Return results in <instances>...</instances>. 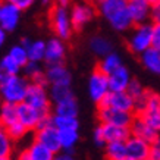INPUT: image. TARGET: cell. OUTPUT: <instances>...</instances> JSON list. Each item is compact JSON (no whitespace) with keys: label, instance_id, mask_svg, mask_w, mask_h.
I'll list each match as a JSON object with an SVG mask.
<instances>
[{"label":"cell","instance_id":"9a60e30c","mask_svg":"<svg viewBox=\"0 0 160 160\" xmlns=\"http://www.w3.org/2000/svg\"><path fill=\"white\" fill-rule=\"evenodd\" d=\"M19 21L21 10L5 2L3 8H2V12H0V27L5 29L6 32H12L19 25Z\"/></svg>","mask_w":160,"mask_h":160},{"label":"cell","instance_id":"60d3db41","mask_svg":"<svg viewBox=\"0 0 160 160\" xmlns=\"http://www.w3.org/2000/svg\"><path fill=\"white\" fill-rule=\"evenodd\" d=\"M151 47L160 50V25H153V44Z\"/></svg>","mask_w":160,"mask_h":160},{"label":"cell","instance_id":"f5cc1de1","mask_svg":"<svg viewBox=\"0 0 160 160\" xmlns=\"http://www.w3.org/2000/svg\"><path fill=\"white\" fill-rule=\"evenodd\" d=\"M2 103H3V102H2V97H0V104H2Z\"/></svg>","mask_w":160,"mask_h":160},{"label":"cell","instance_id":"d590c367","mask_svg":"<svg viewBox=\"0 0 160 160\" xmlns=\"http://www.w3.org/2000/svg\"><path fill=\"white\" fill-rule=\"evenodd\" d=\"M13 151V141L10 140L6 129L0 128V157H10Z\"/></svg>","mask_w":160,"mask_h":160},{"label":"cell","instance_id":"7402d4cb","mask_svg":"<svg viewBox=\"0 0 160 160\" xmlns=\"http://www.w3.org/2000/svg\"><path fill=\"white\" fill-rule=\"evenodd\" d=\"M100 128H102L106 144L107 142H116V141L125 142L131 137L129 128H122V126H115V125H103V123H100Z\"/></svg>","mask_w":160,"mask_h":160},{"label":"cell","instance_id":"9c48e42d","mask_svg":"<svg viewBox=\"0 0 160 160\" xmlns=\"http://www.w3.org/2000/svg\"><path fill=\"white\" fill-rule=\"evenodd\" d=\"M34 141L40 142V144L44 146L46 148H49L54 154H58V153L62 151L60 150V141H59V131L53 126V123L35 129Z\"/></svg>","mask_w":160,"mask_h":160},{"label":"cell","instance_id":"7c38bea8","mask_svg":"<svg viewBox=\"0 0 160 160\" xmlns=\"http://www.w3.org/2000/svg\"><path fill=\"white\" fill-rule=\"evenodd\" d=\"M126 147V159L131 160H148L151 150V144H148L147 141L137 138V137H129L125 141Z\"/></svg>","mask_w":160,"mask_h":160},{"label":"cell","instance_id":"d6a6232c","mask_svg":"<svg viewBox=\"0 0 160 160\" xmlns=\"http://www.w3.org/2000/svg\"><path fill=\"white\" fill-rule=\"evenodd\" d=\"M52 123L58 131H65V129H79V122L78 118H66V116H56L52 115Z\"/></svg>","mask_w":160,"mask_h":160},{"label":"cell","instance_id":"d4e9b609","mask_svg":"<svg viewBox=\"0 0 160 160\" xmlns=\"http://www.w3.org/2000/svg\"><path fill=\"white\" fill-rule=\"evenodd\" d=\"M126 92H128V94L131 96L132 100L135 102V113H137V112L142 107L144 102H146L148 90H146L144 85H142L138 79H134V78H132L129 85H128V88H126Z\"/></svg>","mask_w":160,"mask_h":160},{"label":"cell","instance_id":"ee69618b","mask_svg":"<svg viewBox=\"0 0 160 160\" xmlns=\"http://www.w3.org/2000/svg\"><path fill=\"white\" fill-rule=\"evenodd\" d=\"M6 38H8V32H6L5 29L0 27V49L5 46V43H6Z\"/></svg>","mask_w":160,"mask_h":160},{"label":"cell","instance_id":"816d5d0a","mask_svg":"<svg viewBox=\"0 0 160 160\" xmlns=\"http://www.w3.org/2000/svg\"><path fill=\"white\" fill-rule=\"evenodd\" d=\"M0 160H12L10 157H0Z\"/></svg>","mask_w":160,"mask_h":160},{"label":"cell","instance_id":"bcb514c9","mask_svg":"<svg viewBox=\"0 0 160 160\" xmlns=\"http://www.w3.org/2000/svg\"><path fill=\"white\" fill-rule=\"evenodd\" d=\"M8 78H9V75H8V73H6L5 71H3V69L0 68V85H2V84L5 82V81L8 79Z\"/></svg>","mask_w":160,"mask_h":160},{"label":"cell","instance_id":"484cf974","mask_svg":"<svg viewBox=\"0 0 160 160\" xmlns=\"http://www.w3.org/2000/svg\"><path fill=\"white\" fill-rule=\"evenodd\" d=\"M121 66H122L121 56H119L116 52H112V53H109L107 56H104V58L100 59L97 71H100V72L104 73L106 77H109L110 73H113L118 68H121Z\"/></svg>","mask_w":160,"mask_h":160},{"label":"cell","instance_id":"3957f363","mask_svg":"<svg viewBox=\"0 0 160 160\" xmlns=\"http://www.w3.org/2000/svg\"><path fill=\"white\" fill-rule=\"evenodd\" d=\"M24 103L35 109L41 116L52 115V102H50L47 87H44V85L29 82Z\"/></svg>","mask_w":160,"mask_h":160},{"label":"cell","instance_id":"c3c4849f","mask_svg":"<svg viewBox=\"0 0 160 160\" xmlns=\"http://www.w3.org/2000/svg\"><path fill=\"white\" fill-rule=\"evenodd\" d=\"M50 2H52V0H41V3H43V5H49Z\"/></svg>","mask_w":160,"mask_h":160},{"label":"cell","instance_id":"44dd1931","mask_svg":"<svg viewBox=\"0 0 160 160\" xmlns=\"http://www.w3.org/2000/svg\"><path fill=\"white\" fill-rule=\"evenodd\" d=\"M21 75L25 77L29 82L32 84H40V85H44L47 87V79H46V75H44V69L40 66V63L35 62H28L24 68L21 69Z\"/></svg>","mask_w":160,"mask_h":160},{"label":"cell","instance_id":"db71d44e","mask_svg":"<svg viewBox=\"0 0 160 160\" xmlns=\"http://www.w3.org/2000/svg\"><path fill=\"white\" fill-rule=\"evenodd\" d=\"M123 160H131V159H123Z\"/></svg>","mask_w":160,"mask_h":160},{"label":"cell","instance_id":"e575fe53","mask_svg":"<svg viewBox=\"0 0 160 160\" xmlns=\"http://www.w3.org/2000/svg\"><path fill=\"white\" fill-rule=\"evenodd\" d=\"M0 68L3 69V71H5L9 77H13V75H21V69H22L8 53H6L3 58L0 59Z\"/></svg>","mask_w":160,"mask_h":160},{"label":"cell","instance_id":"11a10c76","mask_svg":"<svg viewBox=\"0 0 160 160\" xmlns=\"http://www.w3.org/2000/svg\"><path fill=\"white\" fill-rule=\"evenodd\" d=\"M84 2H87V0H84Z\"/></svg>","mask_w":160,"mask_h":160},{"label":"cell","instance_id":"ffe728a7","mask_svg":"<svg viewBox=\"0 0 160 160\" xmlns=\"http://www.w3.org/2000/svg\"><path fill=\"white\" fill-rule=\"evenodd\" d=\"M128 8V0H97V10L106 21Z\"/></svg>","mask_w":160,"mask_h":160},{"label":"cell","instance_id":"f546056e","mask_svg":"<svg viewBox=\"0 0 160 160\" xmlns=\"http://www.w3.org/2000/svg\"><path fill=\"white\" fill-rule=\"evenodd\" d=\"M90 49L94 54H97L100 58H104L109 53H112V44L110 41L102 35H94L90 40Z\"/></svg>","mask_w":160,"mask_h":160},{"label":"cell","instance_id":"f6af8a7d","mask_svg":"<svg viewBox=\"0 0 160 160\" xmlns=\"http://www.w3.org/2000/svg\"><path fill=\"white\" fill-rule=\"evenodd\" d=\"M56 2V6H62V8H68L71 5L72 0H54Z\"/></svg>","mask_w":160,"mask_h":160},{"label":"cell","instance_id":"8d00e7d4","mask_svg":"<svg viewBox=\"0 0 160 160\" xmlns=\"http://www.w3.org/2000/svg\"><path fill=\"white\" fill-rule=\"evenodd\" d=\"M6 132H8V135L10 137V140L12 141H19V140H22L29 131L22 125V123L15 122L13 125H10L9 128H6Z\"/></svg>","mask_w":160,"mask_h":160},{"label":"cell","instance_id":"9f6ffc18","mask_svg":"<svg viewBox=\"0 0 160 160\" xmlns=\"http://www.w3.org/2000/svg\"><path fill=\"white\" fill-rule=\"evenodd\" d=\"M128 2H129V0H128Z\"/></svg>","mask_w":160,"mask_h":160},{"label":"cell","instance_id":"f907efd6","mask_svg":"<svg viewBox=\"0 0 160 160\" xmlns=\"http://www.w3.org/2000/svg\"><path fill=\"white\" fill-rule=\"evenodd\" d=\"M3 3H5V0H0V12H2V8H3Z\"/></svg>","mask_w":160,"mask_h":160},{"label":"cell","instance_id":"30bf717a","mask_svg":"<svg viewBox=\"0 0 160 160\" xmlns=\"http://www.w3.org/2000/svg\"><path fill=\"white\" fill-rule=\"evenodd\" d=\"M94 15H96V9H94L91 5H88L87 2L73 5L72 9L69 10V16H71V22H72L73 31H75V29L84 28L88 22L92 21Z\"/></svg>","mask_w":160,"mask_h":160},{"label":"cell","instance_id":"681fc988","mask_svg":"<svg viewBox=\"0 0 160 160\" xmlns=\"http://www.w3.org/2000/svg\"><path fill=\"white\" fill-rule=\"evenodd\" d=\"M154 144H156V146H159V147H160V134H159V138H157V141H156Z\"/></svg>","mask_w":160,"mask_h":160},{"label":"cell","instance_id":"5b68a950","mask_svg":"<svg viewBox=\"0 0 160 160\" xmlns=\"http://www.w3.org/2000/svg\"><path fill=\"white\" fill-rule=\"evenodd\" d=\"M148 125L160 134V94L154 91H148L147 98L142 107L137 112Z\"/></svg>","mask_w":160,"mask_h":160},{"label":"cell","instance_id":"74e56055","mask_svg":"<svg viewBox=\"0 0 160 160\" xmlns=\"http://www.w3.org/2000/svg\"><path fill=\"white\" fill-rule=\"evenodd\" d=\"M5 2L9 3V5H12V6H15L16 9H19L21 12H22V10L29 9L31 6L34 5L35 0H5Z\"/></svg>","mask_w":160,"mask_h":160},{"label":"cell","instance_id":"4dcf8cb0","mask_svg":"<svg viewBox=\"0 0 160 160\" xmlns=\"http://www.w3.org/2000/svg\"><path fill=\"white\" fill-rule=\"evenodd\" d=\"M104 154H106V160H123V159H126L125 142H121V141L107 142L106 146H104Z\"/></svg>","mask_w":160,"mask_h":160},{"label":"cell","instance_id":"e0dca14e","mask_svg":"<svg viewBox=\"0 0 160 160\" xmlns=\"http://www.w3.org/2000/svg\"><path fill=\"white\" fill-rule=\"evenodd\" d=\"M150 9L151 6L146 0H129L128 2V10L134 21V25L147 24V21L150 19Z\"/></svg>","mask_w":160,"mask_h":160},{"label":"cell","instance_id":"4316f807","mask_svg":"<svg viewBox=\"0 0 160 160\" xmlns=\"http://www.w3.org/2000/svg\"><path fill=\"white\" fill-rule=\"evenodd\" d=\"M59 141H60V150L69 153V154H73V148L79 141V132L77 129L59 131Z\"/></svg>","mask_w":160,"mask_h":160},{"label":"cell","instance_id":"52a82bcc","mask_svg":"<svg viewBox=\"0 0 160 160\" xmlns=\"http://www.w3.org/2000/svg\"><path fill=\"white\" fill-rule=\"evenodd\" d=\"M109 91H110V88H109L107 77L96 69L88 78V96H90V98L98 106L109 94Z\"/></svg>","mask_w":160,"mask_h":160},{"label":"cell","instance_id":"d6986e66","mask_svg":"<svg viewBox=\"0 0 160 160\" xmlns=\"http://www.w3.org/2000/svg\"><path fill=\"white\" fill-rule=\"evenodd\" d=\"M109 88H110V91H126V88L131 82V72H129V69L123 66L122 65L121 68H118L116 71L113 73H110L109 77Z\"/></svg>","mask_w":160,"mask_h":160},{"label":"cell","instance_id":"f1b7e54d","mask_svg":"<svg viewBox=\"0 0 160 160\" xmlns=\"http://www.w3.org/2000/svg\"><path fill=\"white\" fill-rule=\"evenodd\" d=\"M47 91H49L50 102L53 104H58V103L65 102V100L73 97L71 85H50V88Z\"/></svg>","mask_w":160,"mask_h":160},{"label":"cell","instance_id":"603a6c76","mask_svg":"<svg viewBox=\"0 0 160 160\" xmlns=\"http://www.w3.org/2000/svg\"><path fill=\"white\" fill-rule=\"evenodd\" d=\"M140 60L148 72L154 73V75H160V50L150 47L140 56Z\"/></svg>","mask_w":160,"mask_h":160},{"label":"cell","instance_id":"ab89813d","mask_svg":"<svg viewBox=\"0 0 160 160\" xmlns=\"http://www.w3.org/2000/svg\"><path fill=\"white\" fill-rule=\"evenodd\" d=\"M92 140H94V144L97 147H104L106 146V141H104V137H103V132H102V128L100 125L94 129V134H92Z\"/></svg>","mask_w":160,"mask_h":160},{"label":"cell","instance_id":"83f0119b","mask_svg":"<svg viewBox=\"0 0 160 160\" xmlns=\"http://www.w3.org/2000/svg\"><path fill=\"white\" fill-rule=\"evenodd\" d=\"M18 122V106L10 103H2L0 104V128H9Z\"/></svg>","mask_w":160,"mask_h":160},{"label":"cell","instance_id":"b9f144b4","mask_svg":"<svg viewBox=\"0 0 160 160\" xmlns=\"http://www.w3.org/2000/svg\"><path fill=\"white\" fill-rule=\"evenodd\" d=\"M148 160H160V147L159 146L151 144V150H150Z\"/></svg>","mask_w":160,"mask_h":160},{"label":"cell","instance_id":"277c9868","mask_svg":"<svg viewBox=\"0 0 160 160\" xmlns=\"http://www.w3.org/2000/svg\"><path fill=\"white\" fill-rule=\"evenodd\" d=\"M50 24H52L53 32L56 34V38L65 41V40H69L72 37L73 28L68 8L54 6L52 9V13H50Z\"/></svg>","mask_w":160,"mask_h":160},{"label":"cell","instance_id":"836d02e7","mask_svg":"<svg viewBox=\"0 0 160 160\" xmlns=\"http://www.w3.org/2000/svg\"><path fill=\"white\" fill-rule=\"evenodd\" d=\"M8 54H9L10 58H12L15 62L19 65L21 68H24L25 65L29 62V60H28V53H27V50H25L21 44H13V46L9 49Z\"/></svg>","mask_w":160,"mask_h":160},{"label":"cell","instance_id":"ac0fdd59","mask_svg":"<svg viewBox=\"0 0 160 160\" xmlns=\"http://www.w3.org/2000/svg\"><path fill=\"white\" fill-rule=\"evenodd\" d=\"M54 153L41 146L37 141H32L25 150L21 151L18 160H53Z\"/></svg>","mask_w":160,"mask_h":160},{"label":"cell","instance_id":"1f68e13d","mask_svg":"<svg viewBox=\"0 0 160 160\" xmlns=\"http://www.w3.org/2000/svg\"><path fill=\"white\" fill-rule=\"evenodd\" d=\"M28 53V60L29 62L40 63L44 60V53H46V41L43 40H35L29 44V47L27 49Z\"/></svg>","mask_w":160,"mask_h":160},{"label":"cell","instance_id":"8992f818","mask_svg":"<svg viewBox=\"0 0 160 160\" xmlns=\"http://www.w3.org/2000/svg\"><path fill=\"white\" fill-rule=\"evenodd\" d=\"M97 118L100 123H103V125H115L122 126V128H129L135 115L118 110V109H113V107L97 106Z\"/></svg>","mask_w":160,"mask_h":160},{"label":"cell","instance_id":"cb8c5ba5","mask_svg":"<svg viewBox=\"0 0 160 160\" xmlns=\"http://www.w3.org/2000/svg\"><path fill=\"white\" fill-rule=\"evenodd\" d=\"M79 113V106L75 97H71L65 102H60L58 104H53L52 115L56 116H66V118H78Z\"/></svg>","mask_w":160,"mask_h":160},{"label":"cell","instance_id":"4fadbf2b","mask_svg":"<svg viewBox=\"0 0 160 160\" xmlns=\"http://www.w3.org/2000/svg\"><path fill=\"white\" fill-rule=\"evenodd\" d=\"M129 132H131L132 137H137V138H141V140L147 141L148 144H154L157 138H159V132L154 131L148 123H147L144 119L138 115H135L134 121H132L131 126H129Z\"/></svg>","mask_w":160,"mask_h":160},{"label":"cell","instance_id":"8fae6325","mask_svg":"<svg viewBox=\"0 0 160 160\" xmlns=\"http://www.w3.org/2000/svg\"><path fill=\"white\" fill-rule=\"evenodd\" d=\"M66 58V46L62 40L50 38L46 41V53H44V60L47 66H53V65H63V60Z\"/></svg>","mask_w":160,"mask_h":160},{"label":"cell","instance_id":"5bb4252c","mask_svg":"<svg viewBox=\"0 0 160 160\" xmlns=\"http://www.w3.org/2000/svg\"><path fill=\"white\" fill-rule=\"evenodd\" d=\"M44 75L49 85H71L72 82V75L65 65L47 66L44 71Z\"/></svg>","mask_w":160,"mask_h":160},{"label":"cell","instance_id":"7a4b0ae2","mask_svg":"<svg viewBox=\"0 0 160 160\" xmlns=\"http://www.w3.org/2000/svg\"><path fill=\"white\" fill-rule=\"evenodd\" d=\"M153 44V24L134 25L131 31V35L128 38V49L131 50L134 54H141L146 50H148Z\"/></svg>","mask_w":160,"mask_h":160},{"label":"cell","instance_id":"2e32d148","mask_svg":"<svg viewBox=\"0 0 160 160\" xmlns=\"http://www.w3.org/2000/svg\"><path fill=\"white\" fill-rule=\"evenodd\" d=\"M41 115L38 112L28 106L27 103H21L18 104V122L28 129V131H35L38 126L40 121H41Z\"/></svg>","mask_w":160,"mask_h":160},{"label":"cell","instance_id":"6da1fadb","mask_svg":"<svg viewBox=\"0 0 160 160\" xmlns=\"http://www.w3.org/2000/svg\"><path fill=\"white\" fill-rule=\"evenodd\" d=\"M29 81L22 75H13L9 77L5 82L0 85V97L3 103L10 104H21L24 103L27 90H28Z\"/></svg>","mask_w":160,"mask_h":160},{"label":"cell","instance_id":"ba28073f","mask_svg":"<svg viewBox=\"0 0 160 160\" xmlns=\"http://www.w3.org/2000/svg\"><path fill=\"white\" fill-rule=\"evenodd\" d=\"M98 106L113 107V109H118V110L135 115V102L132 100L131 96L126 91H109V94L104 97V100Z\"/></svg>","mask_w":160,"mask_h":160},{"label":"cell","instance_id":"7dc6e473","mask_svg":"<svg viewBox=\"0 0 160 160\" xmlns=\"http://www.w3.org/2000/svg\"><path fill=\"white\" fill-rule=\"evenodd\" d=\"M146 2H147V3H148L150 6H153V5H156L157 2H160V0H146Z\"/></svg>","mask_w":160,"mask_h":160},{"label":"cell","instance_id":"7bdbcfd3","mask_svg":"<svg viewBox=\"0 0 160 160\" xmlns=\"http://www.w3.org/2000/svg\"><path fill=\"white\" fill-rule=\"evenodd\" d=\"M53 160H75L73 154H69V153H65V151H60L58 154H54Z\"/></svg>","mask_w":160,"mask_h":160},{"label":"cell","instance_id":"f35d334b","mask_svg":"<svg viewBox=\"0 0 160 160\" xmlns=\"http://www.w3.org/2000/svg\"><path fill=\"white\" fill-rule=\"evenodd\" d=\"M150 19L153 21V25H160V2L151 6L150 9Z\"/></svg>","mask_w":160,"mask_h":160}]
</instances>
